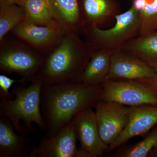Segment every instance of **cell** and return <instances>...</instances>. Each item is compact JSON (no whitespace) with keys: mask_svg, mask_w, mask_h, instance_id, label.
Here are the masks:
<instances>
[{"mask_svg":"<svg viewBox=\"0 0 157 157\" xmlns=\"http://www.w3.org/2000/svg\"><path fill=\"white\" fill-rule=\"evenodd\" d=\"M102 85L79 83L43 86L41 111L45 137L56 135L80 111L94 108L100 101Z\"/></svg>","mask_w":157,"mask_h":157,"instance_id":"6da1fadb","label":"cell"},{"mask_svg":"<svg viewBox=\"0 0 157 157\" xmlns=\"http://www.w3.org/2000/svg\"><path fill=\"white\" fill-rule=\"evenodd\" d=\"M95 50L78 34L65 32L54 48L44 55L36 76L43 86L81 82L85 68Z\"/></svg>","mask_w":157,"mask_h":157,"instance_id":"7a4b0ae2","label":"cell"},{"mask_svg":"<svg viewBox=\"0 0 157 157\" xmlns=\"http://www.w3.org/2000/svg\"><path fill=\"white\" fill-rule=\"evenodd\" d=\"M42 80L36 76L28 86L25 84L14 87L12 100L1 99L0 115L9 120L18 134L25 135V132L35 133L33 124L42 130L46 125L41 111V94L43 87Z\"/></svg>","mask_w":157,"mask_h":157,"instance_id":"3957f363","label":"cell"},{"mask_svg":"<svg viewBox=\"0 0 157 157\" xmlns=\"http://www.w3.org/2000/svg\"><path fill=\"white\" fill-rule=\"evenodd\" d=\"M141 19L139 12L132 6L126 12L116 17L114 25L105 29L95 26L86 28L83 34L86 41L96 49H105L112 53L121 50L123 45L139 36Z\"/></svg>","mask_w":157,"mask_h":157,"instance_id":"277c9868","label":"cell"},{"mask_svg":"<svg viewBox=\"0 0 157 157\" xmlns=\"http://www.w3.org/2000/svg\"><path fill=\"white\" fill-rule=\"evenodd\" d=\"M0 71L15 73L26 82L36 78L44 56L21 40L6 39L0 41Z\"/></svg>","mask_w":157,"mask_h":157,"instance_id":"5b68a950","label":"cell"},{"mask_svg":"<svg viewBox=\"0 0 157 157\" xmlns=\"http://www.w3.org/2000/svg\"><path fill=\"white\" fill-rule=\"evenodd\" d=\"M100 101L134 107L157 105V95L140 82L107 79L101 84Z\"/></svg>","mask_w":157,"mask_h":157,"instance_id":"8992f818","label":"cell"},{"mask_svg":"<svg viewBox=\"0 0 157 157\" xmlns=\"http://www.w3.org/2000/svg\"><path fill=\"white\" fill-rule=\"evenodd\" d=\"M132 107L100 101L94 107L101 139L108 147L116 140L128 122Z\"/></svg>","mask_w":157,"mask_h":157,"instance_id":"52a82bcc","label":"cell"},{"mask_svg":"<svg viewBox=\"0 0 157 157\" xmlns=\"http://www.w3.org/2000/svg\"><path fill=\"white\" fill-rule=\"evenodd\" d=\"M11 32L19 40L44 56L54 48L65 33L56 21L48 25H39L25 20Z\"/></svg>","mask_w":157,"mask_h":157,"instance_id":"ba28073f","label":"cell"},{"mask_svg":"<svg viewBox=\"0 0 157 157\" xmlns=\"http://www.w3.org/2000/svg\"><path fill=\"white\" fill-rule=\"evenodd\" d=\"M77 135L73 120L58 132L49 137H44L31 149V157H76Z\"/></svg>","mask_w":157,"mask_h":157,"instance_id":"9c48e42d","label":"cell"},{"mask_svg":"<svg viewBox=\"0 0 157 157\" xmlns=\"http://www.w3.org/2000/svg\"><path fill=\"white\" fill-rule=\"evenodd\" d=\"M73 120L80 148L87 152L91 157L102 156L107 153L108 146L101 139L93 108L80 111Z\"/></svg>","mask_w":157,"mask_h":157,"instance_id":"30bf717a","label":"cell"},{"mask_svg":"<svg viewBox=\"0 0 157 157\" xmlns=\"http://www.w3.org/2000/svg\"><path fill=\"white\" fill-rule=\"evenodd\" d=\"M156 73L143 61L120 50L111 56L107 79L140 82L152 78Z\"/></svg>","mask_w":157,"mask_h":157,"instance_id":"8fae6325","label":"cell"},{"mask_svg":"<svg viewBox=\"0 0 157 157\" xmlns=\"http://www.w3.org/2000/svg\"><path fill=\"white\" fill-rule=\"evenodd\" d=\"M157 125V105L132 107L126 126L116 140L108 147L107 153L115 150L133 137L146 134Z\"/></svg>","mask_w":157,"mask_h":157,"instance_id":"7c38bea8","label":"cell"},{"mask_svg":"<svg viewBox=\"0 0 157 157\" xmlns=\"http://www.w3.org/2000/svg\"><path fill=\"white\" fill-rule=\"evenodd\" d=\"M54 20L65 32L83 33L86 27L82 0H50Z\"/></svg>","mask_w":157,"mask_h":157,"instance_id":"4fadbf2b","label":"cell"},{"mask_svg":"<svg viewBox=\"0 0 157 157\" xmlns=\"http://www.w3.org/2000/svg\"><path fill=\"white\" fill-rule=\"evenodd\" d=\"M15 131L11 121L0 115V157H24L30 153L29 137Z\"/></svg>","mask_w":157,"mask_h":157,"instance_id":"5bb4252c","label":"cell"},{"mask_svg":"<svg viewBox=\"0 0 157 157\" xmlns=\"http://www.w3.org/2000/svg\"><path fill=\"white\" fill-rule=\"evenodd\" d=\"M86 27L95 26L103 29L120 14L117 4L113 0H82Z\"/></svg>","mask_w":157,"mask_h":157,"instance_id":"9a60e30c","label":"cell"},{"mask_svg":"<svg viewBox=\"0 0 157 157\" xmlns=\"http://www.w3.org/2000/svg\"><path fill=\"white\" fill-rule=\"evenodd\" d=\"M121 50L143 61L157 73V30L129 40Z\"/></svg>","mask_w":157,"mask_h":157,"instance_id":"2e32d148","label":"cell"},{"mask_svg":"<svg viewBox=\"0 0 157 157\" xmlns=\"http://www.w3.org/2000/svg\"><path fill=\"white\" fill-rule=\"evenodd\" d=\"M112 52L105 49H96L85 68L81 82L90 85H101L108 78Z\"/></svg>","mask_w":157,"mask_h":157,"instance_id":"e0dca14e","label":"cell"},{"mask_svg":"<svg viewBox=\"0 0 157 157\" xmlns=\"http://www.w3.org/2000/svg\"><path fill=\"white\" fill-rule=\"evenodd\" d=\"M17 5L24 9L25 20L39 25H47L55 21L52 17L50 0H19Z\"/></svg>","mask_w":157,"mask_h":157,"instance_id":"ac0fdd59","label":"cell"},{"mask_svg":"<svg viewBox=\"0 0 157 157\" xmlns=\"http://www.w3.org/2000/svg\"><path fill=\"white\" fill-rule=\"evenodd\" d=\"M157 146V125L143 140L131 145H123L111 155V157H147Z\"/></svg>","mask_w":157,"mask_h":157,"instance_id":"d6986e66","label":"cell"},{"mask_svg":"<svg viewBox=\"0 0 157 157\" xmlns=\"http://www.w3.org/2000/svg\"><path fill=\"white\" fill-rule=\"evenodd\" d=\"M139 12L141 19L139 36L157 30V0H129Z\"/></svg>","mask_w":157,"mask_h":157,"instance_id":"ffe728a7","label":"cell"},{"mask_svg":"<svg viewBox=\"0 0 157 157\" xmlns=\"http://www.w3.org/2000/svg\"><path fill=\"white\" fill-rule=\"evenodd\" d=\"M25 17L24 9L17 4L0 7V41Z\"/></svg>","mask_w":157,"mask_h":157,"instance_id":"44dd1931","label":"cell"},{"mask_svg":"<svg viewBox=\"0 0 157 157\" xmlns=\"http://www.w3.org/2000/svg\"><path fill=\"white\" fill-rule=\"evenodd\" d=\"M15 82L25 84L26 82L23 79L16 80L10 78L6 74L0 75V98L1 99L12 100L14 98V96L12 93L9 92V90Z\"/></svg>","mask_w":157,"mask_h":157,"instance_id":"7402d4cb","label":"cell"},{"mask_svg":"<svg viewBox=\"0 0 157 157\" xmlns=\"http://www.w3.org/2000/svg\"><path fill=\"white\" fill-rule=\"evenodd\" d=\"M140 82L146 85L157 95V73L152 78L140 81Z\"/></svg>","mask_w":157,"mask_h":157,"instance_id":"603a6c76","label":"cell"},{"mask_svg":"<svg viewBox=\"0 0 157 157\" xmlns=\"http://www.w3.org/2000/svg\"><path fill=\"white\" fill-rule=\"evenodd\" d=\"M19 0H0V7L17 4Z\"/></svg>","mask_w":157,"mask_h":157,"instance_id":"cb8c5ba5","label":"cell"},{"mask_svg":"<svg viewBox=\"0 0 157 157\" xmlns=\"http://www.w3.org/2000/svg\"><path fill=\"white\" fill-rule=\"evenodd\" d=\"M147 157H157V146L152 150Z\"/></svg>","mask_w":157,"mask_h":157,"instance_id":"d4e9b609","label":"cell"}]
</instances>
